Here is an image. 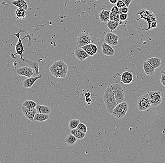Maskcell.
<instances>
[{
    "mask_svg": "<svg viewBox=\"0 0 165 163\" xmlns=\"http://www.w3.org/2000/svg\"><path fill=\"white\" fill-rule=\"evenodd\" d=\"M119 12L120 14L127 13L129 12V8L127 7H124V8H119Z\"/></svg>",
    "mask_w": 165,
    "mask_h": 163,
    "instance_id": "cell-35",
    "label": "cell"
},
{
    "mask_svg": "<svg viewBox=\"0 0 165 163\" xmlns=\"http://www.w3.org/2000/svg\"><path fill=\"white\" fill-rule=\"evenodd\" d=\"M15 16L18 20H24L26 16V11L22 8H18L16 11Z\"/></svg>",
    "mask_w": 165,
    "mask_h": 163,
    "instance_id": "cell-24",
    "label": "cell"
},
{
    "mask_svg": "<svg viewBox=\"0 0 165 163\" xmlns=\"http://www.w3.org/2000/svg\"><path fill=\"white\" fill-rule=\"evenodd\" d=\"M103 100L107 111L110 113H112L114 108L117 105V104L111 85L107 86L105 89Z\"/></svg>",
    "mask_w": 165,
    "mask_h": 163,
    "instance_id": "cell-1",
    "label": "cell"
},
{
    "mask_svg": "<svg viewBox=\"0 0 165 163\" xmlns=\"http://www.w3.org/2000/svg\"><path fill=\"white\" fill-rule=\"evenodd\" d=\"M68 65L62 61H56L50 67V71L52 75L56 78H64L68 73Z\"/></svg>",
    "mask_w": 165,
    "mask_h": 163,
    "instance_id": "cell-2",
    "label": "cell"
},
{
    "mask_svg": "<svg viewBox=\"0 0 165 163\" xmlns=\"http://www.w3.org/2000/svg\"><path fill=\"white\" fill-rule=\"evenodd\" d=\"M22 61L24 62V63L28 64L30 67H32L33 70H34L36 74L38 75L40 74V72L39 71V65L38 63H37L36 62L32 61L29 60V59H25L24 61Z\"/></svg>",
    "mask_w": 165,
    "mask_h": 163,
    "instance_id": "cell-22",
    "label": "cell"
},
{
    "mask_svg": "<svg viewBox=\"0 0 165 163\" xmlns=\"http://www.w3.org/2000/svg\"><path fill=\"white\" fill-rule=\"evenodd\" d=\"M112 86L114 94L117 104H119L122 102H125L124 91L123 90L122 86L119 83H115L114 84L111 85Z\"/></svg>",
    "mask_w": 165,
    "mask_h": 163,
    "instance_id": "cell-7",
    "label": "cell"
},
{
    "mask_svg": "<svg viewBox=\"0 0 165 163\" xmlns=\"http://www.w3.org/2000/svg\"><path fill=\"white\" fill-rule=\"evenodd\" d=\"M43 77L42 75L37 76L36 77H30L28 79H26L22 82V86L26 89H29L32 87V86L34 84L35 82L39 79H40Z\"/></svg>",
    "mask_w": 165,
    "mask_h": 163,
    "instance_id": "cell-15",
    "label": "cell"
},
{
    "mask_svg": "<svg viewBox=\"0 0 165 163\" xmlns=\"http://www.w3.org/2000/svg\"><path fill=\"white\" fill-rule=\"evenodd\" d=\"M77 139L72 134H69L65 139V143L69 146H73L77 142Z\"/></svg>",
    "mask_w": 165,
    "mask_h": 163,
    "instance_id": "cell-23",
    "label": "cell"
},
{
    "mask_svg": "<svg viewBox=\"0 0 165 163\" xmlns=\"http://www.w3.org/2000/svg\"><path fill=\"white\" fill-rule=\"evenodd\" d=\"M122 1L124 2L127 7H129V6L130 5V3L132 2V0H122Z\"/></svg>",
    "mask_w": 165,
    "mask_h": 163,
    "instance_id": "cell-39",
    "label": "cell"
},
{
    "mask_svg": "<svg viewBox=\"0 0 165 163\" xmlns=\"http://www.w3.org/2000/svg\"><path fill=\"white\" fill-rule=\"evenodd\" d=\"M133 75L129 71H124L121 77V81L124 84H130L133 80Z\"/></svg>",
    "mask_w": 165,
    "mask_h": 163,
    "instance_id": "cell-16",
    "label": "cell"
},
{
    "mask_svg": "<svg viewBox=\"0 0 165 163\" xmlns=\"http://www.w3.org/2000/svg\"><path fill=\"white\" fill-rule=\"evenodd\" d=\"M136 15H140L141 16L140 19H137V20H136V23H137V21L141 19H144L146 21H147V22H148V29H142V30L143 31H147L150 30V26H151V24L153 23V22L157 21L154 14H153L152 11H149V10H146L145 9L140 10V11H138L137 13H136Z\"/></svg>",
    "mask_w": 165,
    "mask_h": 163,
    "instance_id": "cell-4",
    "label": "cell"
},
{
    "mask_svg": "<svg viewBox=\"0 0 165 163\" xmlns=\"http://www.w3.org/2000/svg\"><path fill=\"white\" fill-rule=\"evenodd\" d=\"M49 118H50L49 114L39 113L37 112L35 115L34 120L35 122H43V121L48 120Z\"/></svg>",
    "mask_w": 165,
    "mask_h": 163,
    "instance_id": "cell-25",
    "label": "cell"
},
{
    "mask_svg": "<svg viewBox=\"0 0 165 163\" xmlns=\"http://www.w3.org/2000/svg\"><path fill=\"white\" fill-rule=\"evenodd\" d=\"M70 133L76 137L77 139L79 140H81L84 138L86 135V133H83L80 130L77 129V128L71 130Z\"/></svg>",
    "mask_w": 165,
    "mask_h": 163,
    "instance_id": "cell-26",
    "label": "cell"
},
{
    "mask_svg": "<svg viewBox=\"0 0 165 163\" xmlns=\"http://www.w3.org/2000/svg\"><path fill=\"white\" fill-rule=\"evenodd\" d=\"M74 55L76 59L81 62L90 56L82 48H78L76 49L74 51Z\"/></svg>",
    "mask_w": 165,
    "mask_h": 163,
    "instance_id": "cell-14",
    "label": "cell"
},
{
    "mask_svg": "<svg viewBox=\"0 0 165 163\" xmlns=\"http://www.w3.org/2000/svg\"><path fill=\"white\" fill-rule=\"evenodd\" d=\"M24 32L25 33H27V32H26V30L25 29H22V28H20V31L18 32L17 33L15 34V36L17 39H18V41L16 44V45L15 46V51L16 52V54H12L11 53V56L13 59H15V56L16 55H19L20 57L21 60L22 61H24L25 59H23L22 57V54L24 52V45L22 44V41L24 40V39L26 37H28L29 39V44H28V46L31 44L32 43V35H28L25 36V37H23L22 39H21L20 37V34L21 32Z\"/></svg>",
    "mask_w": 165,
    "mask_h": 163,
    "instance_id": "cell-3",
    "label": "cell"
},
{
    "mask_svg": "<svg viewBox=\"0 0 165 163\" xmlns=\"http://www.w3.org/2000/svg\"><path fill=\"white\" fill-rule=\"evenodd\" d=\"M80 121L78 119H72L69 123V128L70 130L76 128L77 125L80 124Z\"/></svg>",
    "mask_w": 165,
    "mask_h": 163,
    "instance_id": "cell-29",
    "label": "cell"
},
{
    "mask_svg": "<svg viewBox=\"0 0 165 163\" xmlns=\"http://www.w3.org/2000/svg\"><path fill=\"white\" fill-rule=\"evenodd\" d=\"M116 6L118 8H124V7H126V5L125 4L124 2L122 1V0H118L117 3L116 4Z\"/></svg>",
    "mask_w": 165,
    "mask_h": 163,
    "instance_id": "cell-34",
    "label": "cell"
},
{
    "mask_svg": "<svg viewBox=\"0 0 165 163\" xmlns=\"http://www.w3.org/2000/svg\"><path fill=\"white\" fill-rule=\"evenodd\" d=\"M21 110L23 114L30 121H33V122L34 121V118L35 115L37 113L36 108L33 109H29L25 106L22 105Z\"/></svg>",
    "mask_w": 165,
    "mask_h": 163,
    "instance_id": "cell-12",
    "label": "cell"
},
{
    "mask_svg": "<svg viewBox=\"0 0 165 163\" xmlns=\"http://www.w3.org/2000/svg\"><path fill=\"white\" fill-rule=\"evenodd\" d=\"M110 10H103L101 11L99 14L100 20L104 23L108 22L110 21Z\"/></svg>",
    "mask_w": 165,
    "mask_h": 163,
    "instance_id": "cell-17",
    "label": "cell"
},
{
    "mask_svg": "<svg viewBox=\"0 0 165 163\" xmlns=\"http://www.w3.org/2000/svg\"><path fill=\"white\" fill-rule=\"evenodd\" d=\"M37 112L39 113L46 114H50L51 112V110L49 107L45 105H37L36 107Z\"/></svg>",
    "mask_w": 165,
    "mask_h": 163,
    "instance_id": "cell-21",
    "label": "cell"
},
{
    "mask_svg": "<svg viewBox=\"0 0 165 163\" xmlns=\"http://www.w3.org/2000/svg\"><path fill=\"white\" fill-rule=\"evenodd\" d=\"M101 48L102 54L106 56H112L116 53L115 50L112 48L111 45L108 44L106 42L102 43Z\"/></svg>",
    "mask_w": 165,
    "mask_h": 163,
    "instance_id": "cell-13",
    "label": "cell"
},
{
    "mask_svg": "<svg viewBox=\"0 0 165 163\" xmlns=\"http://www.w3.org/2000/svg\"><path fill=\"white\" fill-rule=\"evenodd\" d=\"M152 107L148 99L147 94L141 95L138 99L137 103V109L140 111H145Z\"/></svg>",
    "mask_w": 165,
    "mask_h": 163,
    "instance_id": "cell-9",
    "label": "cell"
},
{
    "mask_svg": "<svg viewBox=\"0 0 165 163\" xmlns=\"http://www.w3.org/2000/svg\"><path fill=\"white\" fill-rule=\"evenodd\" d=\"M160 83L165 86V74L163 73H161Z\"/></svg>",
    "mask_w": 165,
    "mask_h": 163,
    "instance_id": "cell-37",
    "label": "cell"
},
{
    "mask_svg": "<svg viewBox=\"0 0 165 163\" xmlns=\"http://www.w3.org/2000/svg\"><path fill=\"white\" fill-rule=\"evenodd\" d=\"M89 46H90V48L91 50L92 51L93 54H96V53L98 52V47L95 44H92V43H90L89 44Z\"/></svg>",
    "mask_w": 165,
    "mask_h": 163,
    "instance_id": "cell-33",
    "label": "cell"
},
{
    "mask_svg": "<svg viewBox=\"0 0 165 163\" xmlns=\"http://www.w3.org/2000/svg\"><path fill=\"white\" fill-rule=\"evenodd\" d=\"M147 95L152 107L158 106L162 102V95L160 91H149Z\"/></svg>",
    "mask_w": 165,
    "mask_h": 163,
    "instance_id": "cell-6",
    "label": "cell"
},
{
    "mask_svg": "<svg viewBox=\"0 0 165 163\" xmlns=\"http://www.w3.org/2000/svg\"><path fill=\"white\" fill-rule=\"evenodd\" d=\"M110 20L115 21L119 22L120 21V14L119 13H112L110 12Z\"/></svg>",
    "mask_w": 165,
    "mask_h": 163,
    "instance_id": "cell-30",
    "label": "cell"
},
{
    "mask_svg": "<svg viewBox=\"0 0 165 163\" xmlns=\"http://www.w3.org/2000/svg\"><path fill=\"white\" fill-rule=\"evenodd\" d=\"M37 104L33 101L27 100L24 102L22 104V105L25 106L29 109H33L36 108Z\"/></svg>",
    "mask_w": 165,
    "mask_h": 163,
    "instance_id": "cell-28",
    "label": "cell"
},
{
    "mask_svg": "<svg viewBox=\"0 0 165 163\" xmlns=\"http://www.w3.org/2000/svg\"><path fill=\"white\" fill-rule=\"evenodd\" d=\"M92 38L87 32H81L77 35L76 38V45L78 48L87 45L91 43Z\"/></svg>",
    "mask_w": 165,
    "mask_h": 163,
    "instance_id": "cell-8",
    "label": "cell"
},
{
    "mask_svg": "<svg viewBox=\"0 0 165 163\" xmlns=\"http://www.w3.org/2000/svg\"><path fill=\"white\" fill-rule=\"evenodd\" d=\"M146 61L150 63L152 67H154L155 69L160 67L161 65V59L157 57H151L150 59H147Z\"/></svg>",
    "mask_w": 165,
    "mask_h": 163,
    "instance_id": "cell-20",
    "label": "cell"
},
{
    "mask_svg": "<svg viewBox=\"0 0 165 163\" xmlns=\"http://www.w3.org/2000/svg\"><path fill=\"white\" fill-rule=\"evenodd\" d=\"M109 1L110 2L111 4L112 5H116V3H117L118 0H109Z\"/></svg>",
    "mask_w": 165,
    "mask_h": 163,
    "instance_id": "cell-42",
    "label": "cell"
},
{
    "mask_svg": "<svg viewBox=\"0 0 165 163\" xmlns=\"http://www.w3.org/2000/svg\"><path fill=\"white\" fill-rule=\"evenodd\" d=\"M143 68L145 74L147 75L152 76L154 74L155 69L152 67L147 61L143 63Z\"/></svg>",
    "mask_w": 165,
    "mask_h": 163,
    "instance_id": "cell-18",
    "label": "cell"
},
{
    "mask_svg": "<svg viewBox=\"0 0 165 163\" xmlns=\"http://www.w3.org/2000/svg\"><path fill=\"white\" fill-rule=\"evenodd\" d=\"M92 94L90 92H86L85 94V98H89V97H91V96Z\"/></svg>",
    "mask_w": 165,
    "mask_h": 163,
    "instance_id": "cell-41",
    "label": "cell"
},
{
    "mask_svg": "<svg viewBox=\"0 0 165 163\" xmlns=\"http://www.w3.org/2000/svg\"><path fill=\"white\" fill-rule=\"evenodd\" d=\"M119 22L115 21L110 20L107 22V26L108 29L111 31V32H112L118 28L119 26Z\"/></svg>",
    "mask_w": 165,
    "mask_h": 163,
    "instance_id": "cell-27",
    "label": "cell"
},
{
    "mask_svg": "<svg viewBox=\"0 0 165 163\" xmlns=\"http://www.w3.org/2000/svg\"><path fill=\"white\" fill-rule=\"evenodd\" d=\"M81 48H82L83 50L86 52L87 54L89 56H92L94 55V54H93L92 53V51L91 50V48H90V46L89 44L87 45L84 46L82 47Z\"/></svg>",
    "mask_w": 165,
    "mask_h": 163,
    "instance_id": "cell-32",
    "label": "cell"
},
{
    "mask_svg": "<svg viewBox=\"0 0 165 163\" xmlns=\"http://www.w3.org/2000/svg\"><path fill=\"white\" fill-rule=\"evenodd\" d=\"M129 110L128 104L125 102L117 104L111 114L113 116L121 119L124 117Z\"/></svg>",
    "mask_w": 165,
    "mask_h": 163,
    "instance_id": "cell-5",
    "label": "cell"
},
{
    "mask_svg": "<svg viewBox=\"0 0 165 163\" xmlns=\"http://www.w3.org/2000/svg\"><path fill=\"white\" fill-rule=\"evenodd\" d=\"M110 11L111 12H112V13H119V8L117 7L116 5L113 7ZM119 14H120V13H119Z\"/></svg>",
    "mask_w": 165,
    "mask_h": 163,
    "instance_id": "cell-38",
    "label": "cell"
},
{
    "mask_svg": "<svg viewBox=\"0 0 165 163\" xmlns=\"http://www.w3.org/2000/svg\"><path fill=\"white\" fill-rule=\"evenodd\" d=\"M104 41L108 44L111 46H117L118 44L119 36L112 32H108L104 37Z\"/></svg>",
    "mask_w": 165,
    "mask_h": 163,
    "instance_id": "cell-10",
    "label": "cell"
},
{
    "mask_svg": "<svg viewBox=\"0 0 165 163\" xmlns=\"http://www.w3.org/2000/svg\"><path fill=\"white\" fill-rule=\"evenodd\" d=\"M92 99L91 98V97H89V98H86V102L87 105L90 104L91 103H92Z\"/></svg>",
    "mask_w": 165,
    "mask_h": 163,
    "instance_id": "cell-40",
    "label": "cell"
},
{
    "mask_svg": "<svg viewBox=\"0 0 165 163\" xmlns=\"http://www.w3.org/2000/svg\"><path fill=\"white\" fill-rule=\"evenodd\" d=\"M12 5L18 8H22L26 10L28 9V4L25 0H15L12 2Z\"/></svg>",
    "mask_w": 165,
    "mask_h": 163,
    "instance_id": "cell-19",
    "label": "cell"
},
{
    "mask_svg": "<svg viewBox=\"0 0 165 163\" xmlns=\"http://www.w3.org/2000/svg\"><path fill=\"white\" fill-rule=\"evenodd\" d=\"M120 20L122 21H124L128 19L127 13L120 14Z\"/></svg>",
    "mask_w": 165,
    "mask_h": 163,
    "instance_id": "cell-36",
    "label": "cell"
},
{
    "mask_svg": "<svg viewBox=\"0 0 165 163\" xmlns=\"http://www.w3.org/2000/svg\"><path fill=\"white\" fill-rule=\"evenodd\" d=\"M16 73L20 76L30 78L34 75L33 69L30 66H23L18 68L16 70Z\"/></svg>",
    "mask_w": 165,
    "mask_h": 163,
    "instance_id": "cell-11",
    "label": "cell"
},
{
    "mask_svg": "<svg viewBox=\"0 0 165 163\" xmlns=\"http://www.w3.org/2000/svg\"><path fill=\"white\" fill-rule=\"evenodd\" d=\"M76 128L77 129L80 130L82 132L84 133H86L87 132V128L86 125L84 124V123L80 122V124L77 125Z\"/></svg>",
    "mask_w": 165,
    "mask_h": 163,
    "instance_id": "cell-31",
    "label": "cell"
},
{
    "mask_svg": "<svg viewBox=\"0 0 165 163\" xmlns=\"http://www.w3.org/2000/svg\"><path fill=\"white\" fill-rule=\"evenodd\" d=\"M161 73H163L165 74V67H163L162 70L161 71Z\"/></svg>",
    "mask_w": 165,
    "mask_h": 163,
    "instance_id": "cell-43",
    "label": "cell"
}]
</instances>
